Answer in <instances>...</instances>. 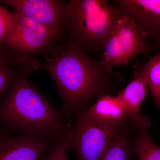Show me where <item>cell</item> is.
<instances>
[{
    "instance_id": "cell-1",
    "label": "cell",
    "mask_w": 160,
    "mask_h": 160,
    "mask_svg": "<svg viewBox=\"0 0 160 160\" xmlns=\"http://www.w3.org/2000/svg\"><path fill=\"white\" fill-rule=\"evenodd\" d=\"M54 56L41 67L54 79L62 99L60 114L82 111L94 99L109 95L122 77L85 51L55 47Z\"/></svg>"
},
{
    "instance_id": "cell-2",
    "label": "cell",
    "mask_w": 160,
    "mask_h": 160,
    "mask_svg": "<svg viewBox=\"0 0 160 160\" xmlns=\"http://www.w3.org/2000/svg\"><path fill=\"white\" fill-rule=\"evenodd\" d=\"M27 71L20 72L0 106V118L24 133L57 139L67 129L59 112L35 88Z\"/></svg>"
},
{
    "instance_id": "cell-3",
    "label": "cell",
    "mask_w": 160,
    "mask_h": 160,
    "mask_svg": "<svg viewBox=\"0 0 160 160\" xmlns=\"http://www.w3.org/2000/svg\"><path fill=\"white\" fill-rule=\"evenodd\" d=\"M127 13L119 5L105 0H72L65 3L63 34L66 40L58 47L102 55L119 21Z\"/></svg>"
},
{
    "instance_id": "cell-4",
    "label": "cell",
    "mask_w": 160,
    "mask_h": 160,
    "mask_svg": "<svg viewBox=\"0 0 160 160\" xmlns=\"http://www.w3.org/2000/svg\"><path fill=\"white\" fill-rule=\"evenodd\" d=\"M153 49L145 33L128 14L119 21L106 44L100 62L108 69L126 65L137 55Z\"/></svg>"
},
{
    "instance_id": "cell-5",
    "label": "cell",
    "mask_w": 160,
    "mask_h": 160,
    "mask_svg": "<svg viewBox=\"0 0 160 160\" xmlns=\"http://www.w3.org/2000/svg\"><path fill=\"white\" fill-rule=\"evenodd\" d=\"M78 114L76 124L70 128L69 149L74 151L78 160H100L125 123L103 122L81 112Z\"/></svg>"
},
{
    "instance_id": "cell-6",
    "label": "cell",
    "mask_w": 160,
    "mask_h": 160,
    "mask_svg": "<svg viewBox=\"0 0 160 160\" xmlns=\"http://www.w3.org/2000/svg\"><path fill=\"white\" fill-rule=\"evenodd\" d=\"M11 12L12 27L5 44L21 56L47 51L62 36L18 12Z\"/></svg>"
},
{
    "instance_id": "cell-7",
    "label": "cell",
    "mask_w": 160,
    "mask_h": 160,
    "mask_svg": "<svg viewBox=\"0 0 160 160\" xmlns=\"http://www.w3.org/2000/svg\"><path fill=\"white\" fill-rule=\"evenodd\" d=\"M1 2L10 6L27 17L63 34L65 2L60 0H5Z\"/></svg>"
},
{
    "instance_id": "cell-8",
    "label": "cell",
    "mask_w": 160,
    "mask_h": 160,
    "mask_svg": "<svg viewBox=\"0 0 160 160\" xmlns=\"http://www.w3.org/2000/svg\"><path fill=\"white\" fill-rule=\"evenodd\" d=\"M145 33L148 42L160 40V0H116Z\"/></svg>"
},
{
    "instance_id": "cell-9",
    "label": "cell",
    "mask_w": 160,
    "mask_h": 160,
    "mask_svg": "<svg viewBox=\"0 0 160 160\" xmlns=\"http://www.w3.org/2000/svg\"><path fill=\"white\" fill-rule=\"evenodd\" d=\"M52 141L26 133L0 137V160H42Z\"/></svg>"
},
{
    "instance_id": "cell-10",
    "label": "cell",
    "mask_w": 160,
    "mask_h": 160,
    "mask_svg": "<svg viewBox=\"0 0 160 160\" xmlns=\"http://www.w3.org/2000/svg\"><path fill=\"white\" fill-rule=\"evenodd\" d=\"M148 83L145 73L141 68L135 71L134 76L129 84L117 96L123 103L135 126L151 124L148 117L140 113V109L148 92Z\"/></svg>"
},
{
    "instance_id": "cell-11",
    "label": "cell",
    "mask_w": 160,
    "mask_h": 160,
    "mask_svg": "<svg viewBox=\"0 0 160 160\" xmlns=\"http://www.w3.org/2000/svg\"><path fill=\"white\" fill-rule=\"evenodd\" d=\"M80 112L92 119L103 122L125 123L130 120L123 103L117 97L110 95L99 98L93 105Z\"/></svg>"
},
{
    "instance_id": "cell-12",
    "label": "cell",
    "mask_w": 160,
    "mask_h": 160,
    "mask_svg": "<svg viewBox=\"0 0 160 160\" xmlns=\"http://www.w3.org/2000/svg\"><path fill=\"white\" fill-rule=\"evenodd\" d=\"M149 126L145 124L135 128L137 133L132 151L138 160H160V147L153 142L149 134Z\"/></svg>"
},
{
    "instance_id": "cell-13",
    "label": "cell",
    "mask_w": 160,
    "mask_h": 160,
    "mask_svg": "<svg viewBox=\"0 0 160 160\" xmlns=\"http://www.w3.org/2000/svg\"><path fill=\"white\" fill-rule=\"evenodd\" d=\"M132 127L130 122L122 126L100 160H130L129 130Z\"/></svg>"
},
{
    "instance_id": "cell-14",
    "label": "cell",
    "mask_w": 160,
    "mask_h": 160,
    "mask_svg": "<svg viewBox=\"0 0 160 160\" xmlns=\"http://www.w3.org/2000/svg\"><path fill=\"white\" fill-rule=\"evenodd\" d=\"M146 75L150 94L158 109L160 108V50L149 58L142 67Z\"/></svg>"
},
{
    "instance_id": "cell-15",
    "label": "cell",
    "mask_w": 160,
    "mask_h": 160,
    "mask_svg": "<svg viewBox=\"0 0 160 160\" xmlns=\"http://www.w3.org/2000/svg\"><path fill=\"white\" fill-rule=\"evenodd\" d=\"M70 128L71 126H68L66 130L50 146L42 160H68L67 151L70 148Z\"/></svg>"
},
{
    "instance_id": "cell-16",
    "label": "cell",
    "mask_w": 160,
    "mask_h": 160,
    "mask_svg": "<svg viewBox=\"0 0 160 160\" xmlns=\"http://www.w3.org/2000/svg\"><path fill=\"white\" fill-rule=\"evenodd\" d=\"M13 18L11 12L0 6V45L5 44L12 27Z\"/></svg>"
},
{
    "instance_id": "cell-17",
    "label": "cell",
    "mask_w": 160,
    "mask_h": 160,
    "mask_svg": "<svg viewBox=\"0 0 160 160\" xmlns=\"http://www.w3.org/2000/svg\"><path fill=\"white\" fill-rule=\"evenodd\" d=\"M23 71L16 73L9 69L8 66H0V98L3 92L13 83L17 76Z\"/></svg>"
},
{
    "instance_id": "cell-18",
    "label": "cell",
    "mask_w": 160,
    "mask_h": 160,
    "mask_svg": "<svg viewBox=\"0 0 160 160\" xmlns=\"http://www.w3.org/2000/svg\"><path fill=\"white\" fill-rule=\"evenodd\" d=\"M33 63V60L32 58L17 56L15 57H8L6 55L0 52V66H9L12 64L25 66H31Z\"/></svg>"
},
{
    "instance_id": "cell-19",
    "label": "cell",
    "mask_w": 160,
    "mask_h": 160,
    "mask_svg": "<svg viewBox=\"0 0 160 160\" xmlns=\"http://www.w3.org/2000/svg\"><path fill=\"white\" fill-rule=\"evenodd\" d=\"M153 48H158V49H159V51L160 50V41H159L157 43H155L154 44V46H153Z\"/></svg>"
}]
</instances>
